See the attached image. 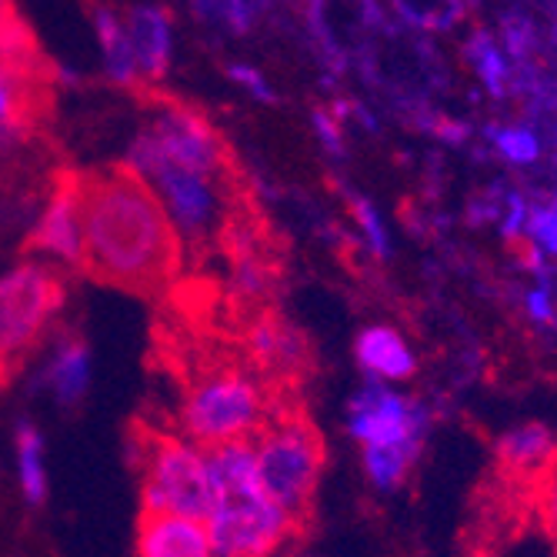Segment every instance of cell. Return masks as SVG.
Listing matches in <instances>:
<instances>
[{
	"mask_svg": "<svg viewBox=\"0 0 557 557\" xmlns=\"http://www.w3.org/2000/svg\"><path fill=\"white\" fill-rule=\"evenodd\" d=\"M81 274L161 300L184 271V240L158 190L131 164L81 171Z\"/></svg>",
	"mask_w": 557,
	"mask_h": 557,
	"instance_id": "6da1fadb",
	"label": "cell"
},
{
	"mask_svg": "<svg viewBox=\"0 0 557 557\" xmlns=\"http://www.w3.org/2000/svg\"><path fill=\"white\" fill-rule=\"evenodd\" d=\"M197 450L205 454L211 481L218 484V515L211 521L214 554L261 557L274 554L284 541H297L287 515L261 487L250 437L197 444Z\"/></svg>",
	"mask_w": 557,
	"mask_h": 557,
	"instance_id": "7a4b0ae2",
	"label": "cell"
},
{
	"mask_svg": "<svg viewBox=\"0 0 557 557\" xmlns=\"http://www.w3.org/2000/svg\"><path fill=\"white\" fill-rule=\"evenodd\" d=\"M131 168H137L150 187L158 190L164 208L184 240V255H190L194 268H205V261L218 250L221 231L227 224V214L247 200L244 177H218L208 171H197L190 164L174 161L164 154L147 127L131 144Z\"/></svg>",
	"mask_w": 557,
	"mask_h": 557,
	"instance_id": "3957f363",
	"label": "cell"
},
{
	"mask_svg": "<svg viewBox=\"0 0 557 557\" xmlns=\"http://www.w3.org/2000/svg\"><path fill=\"white\" fill-rule=\"evenodd\" d=\"M258 478L268 497L287 515L297 541L314 528V494L324 468V441L308 408L294 391H284L264 424L250 434Z\"/></svg>",
	"mask_w": 557,
	"mask_h": 557,
	"instance_id": "277c9868",
	"label": "cell"
},
{
	"mask_svg": "<svg viewBox=\"0 0 557 557\" xmlns=\"http://www.w3.org/2000/svg\"><path fill=\"white\" fill-rule=\"evenodd\" d=\"M127 458L140 481V508L174 511L211 528L218 515V484L197 444H187L168 418L137 414L127 424Z\"/></svg>",
	"mask_w": 557,
	"mask_h": 557,
	"instance_id": "5b68a950",
	"label": "cell"
},
{
	"mask_svg": "<svg viewBox=\"0 0 557 557\" xmlns=\"http://www.w3.org/2000/svg\"><path fill=\"white\" fill-rule=\"evenodd\" d=\"M67 300V281L61 271L44 264H24L0 277V387H8L27 354L50 334Z\"/></svg>",
	"mask_w": 557,
	"mask_h": 557,
	"instance_id": "8992f818",
	"label": "cell"
},
{
	"mask_svg": "<svg viewBox=\"0 0 557 557\" xmlns=\"http://www.w3.org/2000/svg\"><path fill=\"white\" fill-rule=\"evenodd\" d=\"M54 87V81L0 61V164H14L30 147L50 140L58 111Z\"/></svg>",
	"mask_w": 557,
	"mask_h": 557,
	"instance_id": "52a82bcc",
	"label": "cell"
},
{
	"mask_svg": "<svg viewBox=\"0 0 557 557\" xmlns=\"http://www.w3.org/2000/svg\"><path fill=\"white\" fill-rule=\"evenodd\" d=\"M24 250H47L81 274V168H50L47 205L24 237Z\"/></svg>",
	"mask_w": 557,
	"mask_h": 557,
	"instance_id": "ba28073f",
	"label": "cell"
},
{
	"mask_svg": "<svg viewBox=\"0 0 557 557\" xmlns=\"http://www.w3.org/2000/svg\"><path fill=\"white\" fill-rule=\"evenodd\" d=\"M137 554L144 557H205L214 554L211 528L197 518H184L174 511H147L137 518Z\"/></svg>",
	"mask_w": 557,
	"mask_h": 557,
	"instance_id": "9c48e42d",
	"label": "cell"
},
{
	"mask_svg": "<svg viewBox=\"0 0 557 557\" xmlns=\"http://www.w3.org/2000/svg\"><path fill=\"white\" fill-rule=\"evenodd\" d=\"M350 411H354L350 431L364 444H391V441L414 437L424 424L421 411L408 408L400 397H394L381 387H368L364 394L354 397Z\"/></svg>",
	"mask_w": 557,
	"mask_h": 557,
	"instance_id": "30bf717a",
	"label": "cell"
},
{
	"mask_svg": "<svg viewBox=\"0 0 557 557\" xmlns=\"http://www.w3.org/2000/svg\"><path fill=\"white\" fill-rule=\"evenodd\" d=\"M127 37L140 77L147 84H161L171 67V11L164 4H140L127 17Z\"/></svg>",
	"mask_w": 557,
	"mask_h": 557,
	"instance_id": "8fae6325",
	"label": "cell"
},
{
	"mask_svg": "<svg viewBox=\"0 0 557 557\" xmlns=\"http://www.w3.org/2000/svg\"><path fill=\"white\" fill-rule=\"evenodd\" d=\"M550 450H554V441H550L547 428H541V424H528V428L504 434L494 450L497 478L511 481V484H531L537 468L550 458Z\"/></svg>",
	"mask_w": 557,
	"mask_h": 557,
	"instance_id": "7c38bea8",
	"label": "cell"
},
{
	"mask_svg": "<svg viewBox=\"0 0 557 557\" xmlns=\"http://www.w3.org/2000/svg\"><path fill=\"white\" fill-rule=\"evenodd\" d=\"M90 14H94V24H97L100 47H104L108 74H111L121 87H131L134 94H137L140 87H147V81L140 77L137 58H134V47H131L127 27L117 21V14H114L108 4H100V0H90Z\"/></svg>",
	"mask_w": 557,
	"mask_h": 557,
	"instance_id": "4fadbf2b",
	"label": "cell"
},
{
	"mask_svg": "<svg viewBox=\"0 0 557 557\" xmlns=\"http://www.w3.org/2000/svg\"><path fill=\"white\" fill-rule=\"evenodd\" d=\"M47 381L54 387L58 400L64 408H74V404L84 397L87 381H90V354L81 334H64L58 344V358L47 371Z\"/></svg>",
	"mask_w": 557,
	"mask_h": 557,
	"instance_id": "5bb4252c",
	"label": "cell"
},
{
	"mask_svg": "<svg viewBox=\"0 0 557 557\" xmlns=\"http://www.w3.org/2000/svg\"><path fill=\"white\" fill-rule=\"evenodd\" d=\"M358 361L377 377H408L414 371V358L408 344L391 327H371L358 337Z\"/></svg>",
	"mask_w": 557,
	"mask_h": 557,
	"instance_id": "9a60e30c",
	"label": "cell"
},
{
	"mask_svg": "<svg viewBox=\"0 0 557 557\" xmlns=\"http://www.w3.org/2000/svg\"><path fill=\"white\" fill-rule=\"evenodd\" d=\"M418 447H421V434L404 437V441H391V444H368L364 461H368V474L374 478V484L394 487L414 465Z\"/></svg>",
	"mask_w": 557,
	"mask_h": 557,
	"instance_id": "2e32d148",
	"label": "cell"
},
{
	"mask_svg": "<svg viewBox=\"0 0 557 557\" xmlns=\"http://www.w3.org/2000/svg\"><path fill=\"white\" fill-rule=\"evenodd\" d=\"M17 465H21V487L27 504H44L47 497V474H44V444L34 424H17Z\"/></svg>",
	"mask_w": 557,
	"mask_h": 557,
	"instance_id": "e0dca14e",
	"label": "cell"
},
{
	"mask_svg": "<svg viewBox=\"0 0 557 557\" xmlns=\"http://www.w3.org/2000/svg\"><path fill=\"white\" fill-rule=\"evenodd\" d=\"M528 508L537 518L541 531L557 544V447L550 450V458L537 468L528 487Z\"/></svg>",
	"mask_w": 557,
	"mask_h": 557,
	"instance_id": "ac0fdd59",
	"label": "cell"
},
{
	"mask_svg": "<svg viewBox=\"0 0 557 557\" xmlns=\"http://www.w3.org/2000/svg\"><path fill=\"white\" fill-rule=\"evenodd\" d=\"M194 14L211 27H227L231 34H247L255 21V8L247 0H194Z\"/></svg>",
	"mask_w": 557,
	"mask_h": 557,
	"instance_id": "d6986e66",
	"label": "cell"
},
{
	"mask_svg": "<svg viewBox=\"0 0 557 557\" xmlns=\"http://www.w3.org/2000/svg\"><path fill=\"white\" fill-rule=\"evenodd\" d=\"M397 8L404 17L434 30H444L461 17V0H397Z\"/></svg>",
	"mask_w": 557,
	"mask_h": 557,
	"instance_id": "ffe728a7",
	"label": "cell"
},
{
	"mask_svg": "<svg viewBox=\"0 0 557 557\" xmlns=\"http://www.w3.org/2000/svg\"><path fill=\"white\" fill-rule=\"evenodd\" d=\"M497 147H500L504 158H511L518 164L537 158V140L528 131H504V134H497Z\"/></svg>",
	"mask_w": 557,
	"mask_h": 557,
	"instance_id": "44dd1931",
	"label": "cell"
},
{
	"mask_svg": "<svg viewBox=\"0 0 557 557\" xmlns=\"http://www.w3.org/2000/svg\"><path fill=\"white\" fill-rule=\"evenodd\" d=\"M350 208H354V218H358L361 227L368 231V237H371V244H374L377 255H387V237H384V227H381V221H377V211L368 205V200H361V197H354V200H350Z\"/></svg>",
	"mask_w": 557,
	"mask_h": 557,
	"instance_id": "7402d4cb",
	"label": "cell"
},
{
	"mask_svg": "<svg viewBox=\"0 0 557 557\" xmlns=\"http://www.w3.org/2000/svg\"><path fill=\"white\" fill-rule=\"evenodd\" d=\"M528 231L544 250L557 255V211H534L528 221Z\"/></svg>",
	"mask_w": 557,
	"mask_h": 557,
	"instance_id": "603a6c76",
	"label": "cell"
},
{
	"mask_svg": "<svg viewBox=\"0 0 557 557\" xmlns=\"http://www.w3.org/2000/svg\"><path fill=\"white\" fill-rule=\"evenodd\" d=\"M231 77L240 84V87H247L255 97H261V100H274V90L268 87V81L255 71V67H247V64H234L231 67Z\"/></svg>",
	"mask_w": 557,
	"mask_h": 557,
	"instance_id": "cb8c5ba5",
	"label": "cell"
},
{
	"mask_svg": "<svg viewBox=\"0 0 557 557\" xmlns=\"http://www.w3.org/2000/svg\"><path fill=\"white\" fill-rule=\"evenodd\" d=\"M314 127H318V134H321V140H324V147L331 150V154H344V144H341V131H337V121H334V114L331 111H314Z\"/></svg>",
	"mask_w": 557,
	"mask_h": 557,
	"instance_id": "d4e9b609",
	"label": "cell"
},
{
	"mask_svg": "<svg viewBox=\"0 0 557 557\" xmlns=\"http://www.w3.org/2000/svg\"><path fill=\"white\" fill-rule=\"evenodd\" d=\"M481 74H484V81H487V87H491V94H500V84H504V64H500V58L494 54V50L484 44V50H481Z\"/></svg>",
	"mask_w": 557,
	"mask_h": 557,
	"instance_id": "484cf974",
	"label": "cell"
},
{
	"mask_svg": "<svg viewBox=\"0 0 557 557\" xmlns=\"http://www.w3.org/2000/svg\"><path fill=\"white\" fill-rule=\"evenodd\" d=\"M528 311H531L537 321H550V318H554V311H550V304H547V294H544V290H534V294L528 297Z\"/></svg>",
	"mask_w": 557,
	"mask_h": 557,
	"instance_id": "4316f807",
	"label": "cell"
},
{
	"mask_svg": "<svg viewBox=\"0 0 557 557\" xmlns=\"http://www.w3.org/2000/svg\"><path fill=\"white\" fill-rule=\"evenodd\" d=\"M521 218H524V205H521V197H515V200H511V221H508V234H511V237L518 234Z\"/></svg>",
	"mask_w": 557,
	"mask_h": 557,
	"instance_id": "83f0119b",
	"label": "cell"
},
{
	"mask_svg": "<svg viewBox=\"0 0 557 557\" xmlns=\"http://www.w3.org/2000/svg\"><path fill=\"white\" fill-rule=\"evenodd\" d=\"M8 4H11V0H0V11H4V8H8Z\"/></svg>",
	"mask_w": 557,
	"mask_h": 557,
	"instance_id": "f1b7e54d",
	"label": "cell"
}]
</instances>
